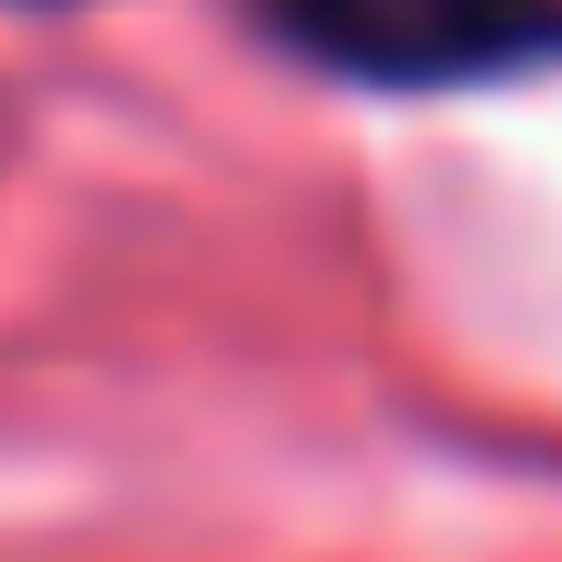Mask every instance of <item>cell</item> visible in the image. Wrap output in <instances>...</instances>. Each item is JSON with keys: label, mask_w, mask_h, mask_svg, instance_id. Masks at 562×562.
<instances>
[{"label": "cell", "mask_w": 562, "mask_h": 562, "mask_svg": "<svg viewBox=\"0 0 562 562\" xmlns=\"http://www.w3.org/2000/svg\"><path fill=\"white\" fill-rule=\"evenodd\" d=\"M311 69L379 92H448L562 58V0H252Z\"/></svg>", "instance_id": "obj_1"}]
</instances>
